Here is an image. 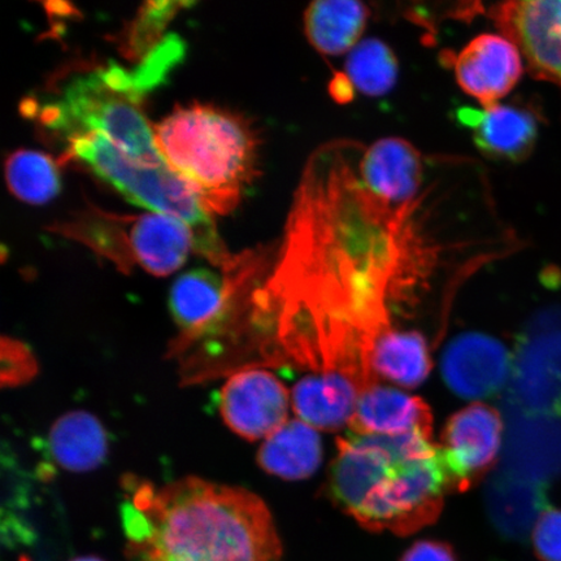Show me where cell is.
Masks as SVG:
<instances>
[{"instance_id":"obj_10","label":"cell","mask_w":561,"mask_h":561,"mask_svg":"<svg viewBox=\"0 0 561 561\" xmlns=\"http://www.w3.org/2000/svg\"><path fill=\"white\" fill-rule=\"evenodd\" d=\"M514 357L501 341L482 333L456 336L442 355L440 370L454 394L482 401L500 394L511 381Z\"/></svg>"},{"instance_id":"obj_4","label":"cell","mask_w":561,"mask_h":561,"mask_svg":"<svg viewBox=\"0 0 561 561\" xmlns=\"http://www.w3.org/2000/svg\"><path fill=\"white\" fill-rule=\"evenodd\" d=\"M168 167L184 179L210 215L240 205L257 174V139L241 116L213 105L179 108L153 128Z\"/></svg>"},{"instance_id":"obj_13","label":"cell","mask_w":561,"mask_h":561,"mask_svg":"<svg viewBox=\"0 0 561 561\" xmlns=\"http://www.w3.org/2000/svg\"><path fill=\"white\" fill-rule=\"evenodd\" d=\"M456 121L472 131L477 149L483 156L520 163L536 149L539 121L535 112L514 104L489 108L461 107Z\"/></svg>"},{"instance_id":"obj_7","label":"cell","mask_w":561,"mask_h":561,"mask_svg":"<svg viewBox=\"0 0 561 561\" xmlns=\"http://www.w3.org/2000/svg\"><path fill=\"white\" fill-rule=\"evenodd\" d=\"M489 18L514 42L537 80L561 89V0H517L491 7Z\"/></svg>"},{"instance_id":"obj_16","label":"cell","mask_w":561,"mask_h":561,"mask_svg":"<svg viewBox=\"0 0 561 561\" xmlns=\"http://www.w3.org/2000/svg\"><path fill=\"white\" fill-rule=\"evenodd\" d=\"M126 243L133 263L160 277L180 270L188 254L195 251L191 227L174 217L156 213L128 216Z\"/></svg>"},{"instance_id":"obj_26","label":"cell","mask_w":561,"mask_h":561,"mask_svg":"<svg viewBox=\"0 0 561 561\" xmlns=\"http://www.w3.org/2000/svg\"><path fill=\"white\" fill-rule=\"evenodd\" d=\"M3 383L16 386L31 380L37 374V363L30 348L15 340H3L2 343Z\"/></svg>"},{"instance_id":"obj_3","label":"cell","mask_w":561,"mask_h":561,"mask_svg":"<svg viewBox=\"0 0 561 561\" xmlns=\"http://www.w3.org/2000/svg\"><path fill=\"white\" fill-rule=\"evenodd\" d=\"M331 496L363 528L410 536L437 522L454 490L440 446L420 433L336 442Z\"/></svg>"},{"instance_id":"obj_27","label":"cell","mask_w":561,"mask_h":561,"mask_svg":"<svg viewBox=\"0 0 561 561\" xmlns=\"http://www.w3.org/2000/svg\"><path fill=\"white\" fill-rule=\"evenodd\" d=\"M536 556L542 561H561V510L549 508L531 533Z\"/></svg>"},{"instance_id":"obj_11","label":"cell","mask_w":561,"mask_h":561,"mask_svg":"<svg viewBox=\"0 0 561 561\" xmlns=\"http://www.w3.org/2000/svg\"><path fill=\"white\" fill-rule=\"evenodd\" d=\"M510 401L524 415L561 416V334H526L514 359Z\"/></svg>"},{"instance_id":"obj_18","label":"cell","mask_w":561,"mask_h":561,"mask_svg":"<svg viewBox=\"0 0 561 561\" xmlns=\"http://www.w3.org/2000/svg\"><path fill=\"white\" fill-rule=\"evenodd\" d=\"M516 413L502 468L547 482L561 473V424L553 417Z\"/></svg>"},{"instance_id":"obj_17","label":"cell","mask_w":561,"mask_h":561,"mask_svg":"<svg viewBox=\"0 0 561 561\" xmlns=\"http://www.w3.org/2000/svg\"><path fill=\"white\" fill-rule=\"evenodd\" d=\"M348 426L351 433L367 436L420 433L431 438L433 415L423 399L378 383L362 392Z\"/></svg>"},{"instance_id":"obj_30","label":"cell","mask_w":561,"mask_h":561,"mask_svg":"<svg viewBox=\"0 0 561 561\" xmlns=\"http://www.w3.org/2000/svg\"><path fill=\"white\" fill-rule=\"evenodd\" d=\"M353 89L345 73L336 76L333 80L332 94L340 102H348L353 98Z\"/></svg>"},{"instance_id":"obj_21","label":"cell","mask_w":561,"mask_h":561,"mask_svg":"<svg viewBox=\"0 0 561 561\" xmlns=\"http://www.w3.org/2000/svg\"><path fill=\"white\" fill-rule=\"evenodd\" d=\"M54 461L68 472L85 473L100 468L108 455V438L100 419L72 411L55 421L48 433Z\"/></svg>"},{"instance_id":"obj_20","label":"cell","mask_w":561,"mask_h":561,"mask_svg":"<svg viewBox=\"0 0 561 561\" xmlns=\"http://www.w3.org/2000/svg\"><path fill=\"white\" fill-rule=\"evenodd\" d=\"M322 444L318 430L301 420H289L265 438L257 453L259 466L279 479L298 481L321 466Z\"/></svg>"},{"instance_id":"obj_31","label":"cell","mask_w":561,"mask_h":561,"mask_svg":"<svg viewBox=\"0 0 561 561\" xmlns=\"http://www.w3.org/2000/svg\"><path fill=\"white\" fill-rule=\"evenodd\" d=\"M70 561H103V560L100 558H95V557H81V558H76Z\"/></svg>"},{"instance_id":"obj_19","label":"cell","mask_w":561,"mask_h":561,"mask_svg":"<svg viewBox=\"0 0 561 561\" xmlns=\"http://www.w3.org/2000/svg\"><path fill=\"white\" fill-rule=\"evenodd\" d=\"M360 390L347 377L312 374L291 391V405L299 420L320 431H339L354 416Z\"/></svg>"},{"instance_id":"obj_8","label":"cell","mask_w":561,"mask_h":561,"mask_svg":"<svg viewBox=\"0 0 561 561\" xmlns=\"http://www.w3.org/2000/svg\"><path fill=\"white\" fill-rule=\"evenodd\" d=\"M289 391L268 370L248 367L222 385L219 410L229 430L248 440L265 439L287 423Z\"/></svg>"},{"instance_id":"obj_2","label":"cell","mask_w":561,"mask_h":561,"mask_svg":"<svg viewBox=\"0 0 561 561\" xmlns=\"http://www.w3.org/2000/svg\"><path fill=\"white\" fill-rule=\"evenodd\" d=\"M122 515L133 561H280L283 545L261 496L185 477L133 481Z\"/></svg>"},{"instance_id":"obj_25","label":"cell","mask_w":561,"mask_h":561,"mask_svg":"<svg viewBox=\"0 0 561 561\" xmlns=\"http://www.w3.org/2000/svg\"><path fill=\"white\" fill-rule=\"evenodd\" d=\"M399 73L394 51L380 39L360 42L346 60L345 75L356 90L368 96H382L396 87Z\"/></svg>"},{"instance_id":"obj_6","label":"cell","mask_w":561,"mask_h":561,"mask_svg":"<svg viewBox=\"0 0 561 561\" xmlns=\"http://www.w3.org/2000/svg\"><path fill=\"white\" fill-rule=\"evenodd\" d=\"M67 142L69 158L88 167L126 199L191 227L195 252L208 259L210 264L226 270L233 263L236 256L220 240L213 215L203 207L192 186L170 167L137 163L101 136H79Z\"/></svg>"},{"instance_id":"obj_22","label":"cell","mask_w":561,"mask_h":561,"mask_svg":"<svg viewBox=\"0 0 561 561\" xmlns=\"http://www.w3.org/2000/svg\"><path fill=\"white\" fill-rule=\"evenodd\" d=\"M368 18V7L356 0H319L305 12V32L316 51L340 56L360 44Z\"/></svg>"},{"instance_id":"obj_29","label":"cell","mask_w":561,"mask_h":561,"mask_svg":"<svg viewBox=\"0 0 561 561\" xmlns=\"http://www.w3.org/2000/svg\"><path fill=\"white\" fill-rule=\"evenodd\" d=\"M401 561H458L450 545L439 541L413 543Z\"/></svg>"},{"instance_id":"obj_9","label":"cell","mask_w":561,"mask_h":561,"mask_svg":"<svg viewBox=\"0 0 561 561\" xmlns=\"http://www.w3.org/2000/svg\"><path fill=\"white\" fill-rule=\"evenodd\" d=\"M504 424L500 411L473 403L448 419L440 450L454 490L465 491L485 476L501 453Z\"/></svg>"},{"instance_id":"obj_5","label":"cell","mask_w":561,"mask_h":561,"mask_svg":"<svg viewBox=\"0 0 561 561\" xmlns=\"http://www.w3.org/2000/svg\"><path fill=\"white\" fill-rule=\"evenodd\" d=\"M156 88L139 65L131 70L110 65L72 77L51 100L34 104L33 114L67 140L101 136L137 163L163 167L156 135L140 108Z\"/></svg>"},{"instance_id":"obj_28","label":"cell","mask_w":561,"mask_h":561,"mask_svg":"<svg viewBox=\"0 0 561 561\" xmlns=\"http://www.w3.org/2000/svg\"><path fill=\"white\" fill-rule=\"evenodd\" d=\"M179 5V3L170 2L147 4L146 11L140 16L136 27L135 44L139 46L146 44L174 15Z\"/></svg>"},{"instance_id":"obj_12","label":"cell","mask_w":561,"mask_h":561,"mask_svg":"<svg viewBox=\"0 0 561 561\" xmlns=\"http://www.w3.org/2000/svg\"><path fill=\"white\" fill-rule=\"evenodd\" d=\"M453 67L460 89L489 108L515 89L525 62L514 42L504 35L481 34L461 48Z\"/></svg>"},{"instance_id":"obj_24","label":"cell","mask_w":561,"mask_h":561,"mask_svg":"<svg viewBox=\"0 0 561 561\" xmlns=\"http://www.w3.org/2000/svg\"><path fill=\"white\" fill-rule=\"evenodd\" d=\"M5 181L20 201L41 206L61 191L58 165L44 152L18 150L5 161Z\"/></svg>"},{"instance_id":"obj_15","label":"cell","mask_w":561,"mask_h":561,"mask_svg":"<svg viewBox=\"0 0 561 561\" xmlns=\"http://www.w3.org/2000/svg\"><path fill=\"white\" fill-rule=\"evenodd\" d=\"M485 497L491 524L510 541H526L549 510L547 482L504 468L491 477Z\"/></svg>"},{"instance_id":"obj_23","label":"cell","mask_w":561,"mask_h":561,"mask_svg":"<svg viewBox=\"0 0 561 561\" xmlns=\"http://www.w3.org/2000/svg\"><path fill=\"white\" fill-rule=\"evenodd\" d=\"M371 367L378 378L416 388L424 383L432 370L425 336L416 331L391 329L376 342Z\"/></svg>"},{"instance_id":"obj_14","label":"cell","mask_w":561,"mask_h":561,"mask_svg":"<svg viewBox=\"0 0 561 561\" xmlns=\"http://www.w3.org/2000/svg\"><path fill=\"white\" fill-rule=\"evenodd\" d=\"M360 174L370 192L385 201L402 203L415 198L430 174L425 158L409 140L388 137L364 149Z\"/></svg>"},{"instance_id":"obj_1","label":"cell","mask_w":561,"mask_h":561,"mask_svg":"<svg viewBox=\"0 0 561 561\" xmlns=\"http://www.w3.org/2000/svg\"><path fill=\"white\" fill-rule=\"evenodd\" d=\"M364 147L334 140L308 159L261 300L278 356L380 383L371 354L392 319L453 265L495 259L501 234L465 174L434 163L421 192L392 203L364 184Z\"/></svg>"}]
</instances>
